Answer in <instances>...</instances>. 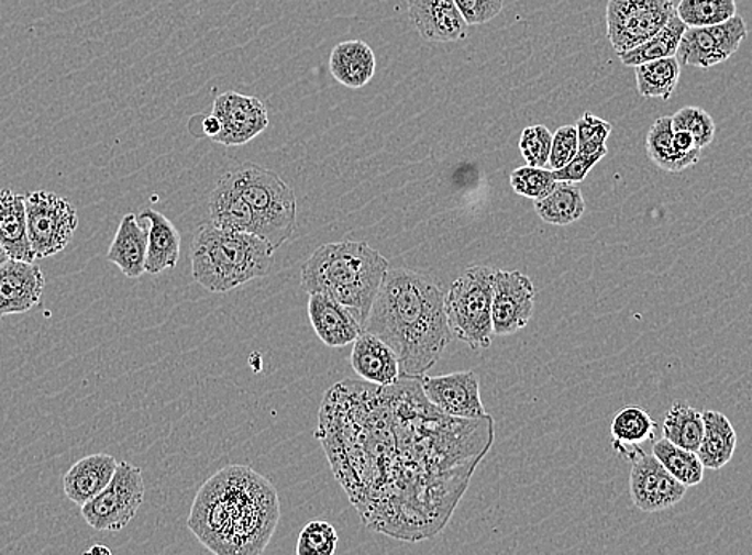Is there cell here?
<instances>
[{
    "instance_id": "ba28073f",
    "label": "cell",
    "mask_w": 752,
    "mask_h": 555,
    "mask_svg": "<svg viewBox=\"0 0 752 555\" xmlns=\"http://www.w3.org/2000/svg\"><path fill=\"white\" fill-rule=\"evenodd\" d=\"M24 200L27 235L36 259L65 251L79 226L76 207L68 199L47 191L30 192Z\"/></svg>"
},
{
    "instance_id": "ac0fdd59",
    "label": "cell",
    "mask_w": 752,
    "mask_h": 555,
    "mask_svg": "<svg viewBox=\"0 0 752 555\" xmlns=\"http://www.w3.org/2000/svg\"><path fill=\"white\" fill-rule=\"evenodd\" d=\"M351 367L372 385L388 386L402 377L395 351L374 333L362 332L353 343Z\"/></svg>"
},
{
    "instance_id": "7a4b0ae2",
    "label": "cell",
    "mask_w": 752,
    "mask_h": 555,
    "mask_svg": "<svg viewBox=\"0 0 752 555\" xmlns=\"http://www.w3.org/2000/svg\"><path fill=\"white\" fill-rule=\"evenodd\" d=\"M445 297L444 284L430 274L406 268L386 273L364 330L395 351L402 377H424L447 349L453 335Z\"/></svg>"
},
{
    "instance_id": "bcb514c9",
    "label": "cell",
    "mask_w": 752,
    "mask_h": 555,
    "mask_svg": "<svg viewBox=\"0 0 752 555\" xmlns=\"http://www.w3.org/2000/svg\"><path fill=\"white\" fill-rule=\"evenodd\" d=\"M9 253H7L5 248H3V245L0 244V266L5 265V263L9 262Z\"/></svg>"
},
{
    "instance_id": "ab89813d",
    "label": "cell",
    "mask_w": 752,
    "mask_h": 555,
    "mask_svg": "<svg viewBox=\"0 0 752 555\" xmlns=\"http://www.w3.org/2000/svg\"><path fill=\"white\" fill-rule=\"evenodd\" d=\"M578 154V132L576 125H564L555 130L550 154V170H559Z\"/></svg>"
},
{
    "instance_id": "9c48e42d",
    "label": "cell",
    "mask_w": 752,
    "mask_h": 555,
    "mask_svg": "<svg viewBox=\"0 0 752 555\" xmlns=\"http://www.w3.org/2000/svg\"><path fill=\"white\" fill-rule=\"evenodd\" d=\"M143 501L142 469L121 462L108 487L82 506V518L98 532H121L135 519Z\"/></svg>"
},
{
    "instance_id": "5bb4252c",
    "label": "cell",
    "mask_w": 752,
    "mask_h": 555,
    "mask_svg": "<svg viewBox=\"0 0 752 555\" xmlns=\"http://www.w3.org/2000/svg\"><path fill=\"white\" fill-rule=\"evenodd\" d=\"M424 396L435 409L449 417H487L480 399L479 377L474 371H456L442 377H421Z\"/></svg>"
},
{
    "instance_id": "8992f818",
    "label": "cell",
    "mask_w": 752,
    "mask_h": 555,
    "mask_svg": "<svg viewBox=\"0 0 752 555\" xmlns=\"http://www.w3.org/2000/svg\"><path fill=\"white\" fill-rule=\"evenodd\" d=\"M226 178L255 212L262 238L280 248L297 230V196L276 171L245 162L228 170Z\"/></svg>"
},
{
    "instance_id": "7bdbcfd3",
    "label": "cell",
    "mask_w": 752,
    "mask_h": 555,
    "mask_svg": "<svg viewBox=\"0 0 752 555\" xmlns=\"http://www.w3.org/2000/svg\"><path fill=\"white\" fill-rule=\"evenodd\" d=\"M673 143L682 154L694 153V151L698 149L694 136H692V133L685 132V130H674Z\"/></svg>"
},
{
    "instance_id": "d590c367",
    "label": "cell",
    "mask_w": 752,
    "mask_h": 555,
    "mask_svg": "<svg viewBox=\"0 0 752 555\" xmlns=\"http://www.w3.org/2000/svg\"><path fill=\"white\" fill-rule=\"evenodd\" d=\"M339 547V532L332 523L314 520L298 536L297 555H333Z\"/></svg>"
},
{
    "instance_id": "7402d4cb",
    "label": "cell",
    "mask_w": 752,
    "mask_h": 555,
    "mask_svg": "<svg viewBox=\"0 0 752 555\" xmlns=\"http://www.w3.org/2000/svg\"><path fill=\"white\" fill-rule=\"evenodd\" d=\"M147 227L139 217L126 213L119 224L108 252V262L118 266L129 279H139L146 273Z\"/></svg>"
},
{
    "instance_id": "4dcf8cb0",
    "label": "cell",
    "mask_w": 752,
    "mask_h": 555,
    "mask_svg": "<svg viewBox=\"0 0 752 555\" xmlns=\"http://www.w3.org/2000/svg\"><path fill=\"white\" fill-rule=\"evenodd\" d=\"M685 30H687V24L677 16V13H674L666 26L659 31L655 36L618 56H620L621 63L629 68H635V66L644 65V63L653 62V59L676 56Z\"/></svg>"
},
{
    "instance_id": "f6af8a7d",
    "label": "cell",
    "mask_w": 752,
    "mask_h": 555,
    "mask_svg": "<svg viewBox=\"0 0 752 555\" xmlns=\"http://www.w3.org/2000/svg\"><path fill=\"white\" fill-rule=\"evenodd\" d=\"M87 555H111V550L109 547L103 546V544H93V546L90 547V550L86 551Z\"/></svg>"
},
{
    "instance_id": "d4e9b609",
    "label": "cell",
    "mask_w": 752,
    "mask_h": 555,
    "mask_svg": "<svg viewBox=\"0 0 752 555\" xmlns=\"http://www.w3.org/2000/svg\"><path fill=\"white\" fill-rule=\"evenodd\" d=\"M659 424L641 407H627L615 414L610 424L611 447L632 462L645 442L655 439Z\"/></svg>"
},
{
    "instance_id": "7c38bea8",
    "label": "cell",
    "mask_w": 752,
    "mask_h": 555,
    "mask_svg": "<svg viewBox=\"0 0 752 555\" xmlns=\"http://www.w3.org/2000/svg\"><path fill=\"white\" fill-rule=\"evenodd\" d=\"M629 493L635 508L644 512H660L684 500L687 487L653 453L642 449L632 459Z\"/></svg>"
},
{
    "instance_id": "60d3db41",
    "label": "cell",
    "mask_w": 752,
    "mask_h": 555,
    "mask_svg": "<svg viewBox=\"0 0 752 555\" xmlns=\"http://www.w3.org/2000/svg\"><path fill=\"white\" fill-rule=\"evenodd\" d=\"M469 26L485 24L500 15L505 0H455Z\"/></svg>"
},
{
    "instance_id": "d6986e66",
    "label": "cell",
    "mask_w": 752,
    "mask_h": 555,
    "mask_svg": "<svg viewBox=\"0 0 752 555\" xmlns=\"http://www.w3.org/2000/svg\"><path fill=\"white\" fill-rule=\"evenodd\" d=\"M118 465V459L107 453H95L80 459L63 476L66 497L79 506L93 500L111 482Z\"/></svg>"
},
{
    "instance_id": "5b68a950",
    "label": "cell",
    "mask_w": 752,
    "mask_h": 555,
    "mask_svg": "<svg viewBox=\"0 0 752 555\" xmlns=\"http://www.w3.org/2000/svg\"><path fill=\"white\" fill-rule=\"evenodd\" d=\"M274 252L276 248L258 235L221 230L209 221L192 241V279L212 293H226L268 276Z\"/></svg>"
},
{
    "instance_id": "ee69618b",
    "label": "cell",
    "mask_w": 752,
    "mask_h": 555,
    "mask_svg": "<svg viewBox=\"0 0 752 555\" xmlns=\"http://www.w3.org/2000/svg\"><path fill=\"white\" fill-rule=\"evenodd\" d=\"M200 119V126H202V133L203 136H207V138L215 140L218 135H220L221 132V122L218 121V118L215 114H210V115H199Z\"/></svg>"
},
{
    "instance_id": "603a6c76",
    "label": "cell",
    "mask_w": 752,
    "mask_h": 555,
    "mask_svg": "<svg viewBox=\"0 0 752 555\" xmlns=\"http://www.w3.org/2000/svg\"><path fill=\"white\" fill-rule=\"evenodd\" d=\"M0 244L12 259L37 262L27 235L26 200L10 189H0Z\"/></svg>"
},
{
    "instance_id": "44dd1931",
    "label": "cell",
    "mask_w": 752,
    "mask_h": 555,
    "mask_svg": "<svg viewBox=\"0 0 752 555\" xmlns=\"http://www.w3.org/2000/svg\"><path fill=\"white\" fill-rule=\"evenodd\" d=\"M136 217L147 227L146 273L159 276L174 269L181 248V235L175 224L157 210H143Z\"/></svg>"
},
{
    "instance_id": "484cf974",
    "label": "cell",
    "mask_w": 752,
    "mask_h": 555,
    "mask_svg": "<svg viewBox=\"0 0 752 555\" xmlns=\"http://www.w3.org/2000/svg\"><path fill=\"white\" fill-rule=\"evenodd\" d=\"M705 432L699 444L698 456L705 469L719 470L732 462L738 435L726 414L716 410L703 412Z\"/></svg>"
},
{
    "instance_id": "277c9868",
    "label": "cell",
    "mask_w": 752,
    "mask_h": 555,
    "mask_svg": "<svg viewBox=\"0 0 752 555\" xmlns=\"http://www.w3.org/2000/svg\"><path fill=\"white\" fill-rule=\"evenodd\" d=\"M388 270V259L367 242H333L301 266V287L346 306L364 325Z\"/></svg>"
},
{
    "instance_id": "f35d334b",
    "label": "cell",
    "mask_w": 752,
    "mask_h": 555,
    "mask_svg": "<svg viewBox=\"0 0 752 555\" xmlns=\"http://www.w3.org/2000/svg\"><path fill=\"white\" fill-rule=\"evenodd\" d=\"M553 133L544 125L527 126L519 140V149L527 165L546 167L550 162Z\"/></svg>"
},
{
    "instance_id": "f1b7e54d",
    "label": "cell",
    "mask_w": 752,
    "mask_h": 555,
    "mask_svg": "<svg viewBox=\"0 0 752 555\" xmlns=\"http://www.w3.org/2000/svg\"><path fill=\"white\" fill-rule=\"evenodd\" d=\"M634 71L639 95L644 98L667 101L679 86L681 63L676 56L646 62L635 66Z\"/></svg>"
},
{
    "instance_id": "836d02e7",
    "label": "cell",
    "mask_w": 752,
    "mask_h": 555,
    "mask_svg": "<svg viewBox=\"0 0 752 555\" xmlns=\"http://www.w3.org/2000/svg\"><path fill=\"white\" fill-rule=\"evenodd\" d=\"M677 16L687 27H708L737 15V0H681Z\"/></svg>"
},
{
    "instance_id": "6da1fadb",
    "label": "cell",
    "mask_w": 752,
    "mask_h": 555,
    "mask_svg": "<svg viewBox=\"0 0 752 555\" xmlns=\"http://www.w3.org/2000/svg\"><path fill=\"white\" fill-rule=\"evenodd\" d=\"M314 437L362 523L418 543L447 526L494 445L495 420L449 417L420 378L343 379L323 395Z\"/></svg>"
},
{
    "instance_id": "cb8c5ba5",
    "label": "cell",
    "mask_w": 752,
    "mask_h": 555,
    "mask_svg": "<svg viewBox=\"0 0 752 555\" xmlns=\"http://www.w3.org/2000/svg\"><path fill=\"white\" fill-rule=\"evenodd\" d=\"M333 79L347 89H362L374 79L376 56L371 45L362 41L341 42L330 54Z\"/></svg>"
},
{
    "instance_id": "d6a6232c",
    "label": "cell",
    "mask_w": 752,
    "mask_h": 555,
    "mask_svg": "<svg viewBox=\"0 0 752 555\" xmlns=\"http://www.w3.org/2000/svg\"><path fill=\"white\" fill-rule=\"evenodd\" d=\"M652 453L685 487H697L703 482L705 466H703L697 452L677 447L663 437L662 441H656L653 444Z\"/></svg>"
},
{
    "instance_id": "74e56055",
    "label": "cell",
    "mask_w": 752,
    "mask_h": 555,
    "mask_svg": "<svg viewBox=\"0 0 752 555\" xmlns=\"http://www.w3.org/2000/svg\"><path fill=\"white\" fill-rule=\"evenodd\" d=\"M613 126L604 119L597 118L591 112H585L576 122L578 132V154L593 156L597 153H609L607 140H609Z\"/></svg>"
},
{
    "instance_id": "8fae6325",
    "label": "cell",
    "mask_w": 752,
    "mask_h": 555,
    "mask_svg": "<svg viewBox=\"0 0 752 555\" xmlns=\"http://www.w3.org/2000/svg\"><path fill=\"white\" fill-rule=\"evenodd\" d=\"M537 290L519 270H495L491 321L495 336H509L529 325L535 309Z\"/></svg>"
},
{
    "instance_id": "83f0119b",
    "label": "cell",
    "mask_w": 752,
    "mask_h": 555,
    "mask_svg": "<svg viewBox=\"0 0 752 555\" xmlns=\"http://www.w3.org/2000/svg\"><path fill=\"white\" fill-rule=\"evenodd\" d=\"M537 215L548 224L568 226L585 215L586 202L576 182L557 181L546 198L535 200Z\"/></svg>"
},
{
    "instance_id": "2e32d148",
    "label": "cell",
    "mask_w": 752,
    "mask_h": 555,
    "mask_svg": "<svg viewBox=\"0 0 752 555\" xmlns=\"http://www.w3.org/2000/svg\"><path fill=\"white\" fill-rule=\"evenodd\" d=\"M409 19L424 41L450 44L467 37L469 24L455 0H409Z\"/></svg>"
},
{
    "instance_id": "e0dca14e",
    "label": "cell",
    "mask_w": 752,
    "mask_h": 555,
    "mask_svg": "<svg viewBox=\"0 0 752 555\" xmlns=\"http://www.w3.org/2000/svg\"><path fill=\"white\" fill-rule=\"evenodd\" d=\"M308 315L316 335L330 347L353 344L364 332V325L351 309L325 295H309Z\"/></svg>"
},
{
    "instance_id": "4316f807",
    "label": "cell",
    "mask_w": 752,
    "mask_h": 555,
    "mask_svg": "<svg viewBox=\"0 0 752 555\" xmlns=\"http://www.w3.org/2000/svg\"><path fill=\"white\" fill-rule=\"evenodd\" d=\"M673 119L670 115L656 119L646 133L645 149L649 159L670 174H679L682 170L694 167L701 159V149L694 153L682 154L673 143Z\"/></svg>"
},
{
    "instance_id": "3957f363",
    "label": "cell",
    "mask_w": 752,
    "mask_h": 555,
    "mask_svg": "<svg viewBox=\"0 0 752 555\" xmlns=\"http://www.w3.org/2000/svg\"><path fill=\"white\" fill-rule=\"evenodd\" d=\"M280 519L276 487L248 466H228L200 487L188 526L218 555H258Z\"/></svg>"
},
{
    "instance_id": "ffe728a7",
    "label": "cell",
    "mask_w": 752,
    "mask_h": 555,
    "mask_svg": "<svg viewBox=\"0 0 752 555\" xmlns=\"http://www.w3.org/2000/svg\"><path fill=\"white\" fill-rule=\"evenodd\" d=\"M209 210L210 223L215 224L217 227L262 237V227H259L255 212L248 206L247 200L235 191L226 175L218 179L215 189L210 195Z\"/></svg>"
},
{
    "instance_id": "4fadbf2b",
    "label": "cell",
    "mask_w": 752,
    "mask_h": 555,
    "mask_svg": "<svg viewBox=\"0 0 752 555\" xmlns=\"http://www.w3.org/2000/svg\"><path fill=\"white\" fill-rule=\"evenodd\" d=\"M212 114L221 122V132L213 142L223 146H244L262 135L269 125L265 103L251 95L226 91L213 101Z\"/></svg>"
},
{
    "instance_id": "9a60e30c",
    "label": "cell",
    "mask_w": 752,
    "mask_h": 555,
    "mask_svg": "<svg viewBox=\"0 0 752 555\" xmlns=\"http://www.w3.org/2000/svg\"><path fill=\"white\" fill-rule=\"evenodd\" d=\"M44 290L41 266L10 258L0 266V319L30 312L41 304Z\"/></svg>"
},
{
    "instance_id": "1f68e13d",
    "label": "cell",
    "mask_w": 752,
    "mask_h": 555,
    "mask_svg": "<svg viewBox=\"0 0 752 555\" xmlns=\"http://www.w3.org/2000/svg\"><path fill=\"white\" fill-rule=\"evenodd\" d=\"M676 58L681 66H694L705 71L729 59L709 27H687L681 38Z\"/></svg>"
},
{
    "instance_id": "30bf717a",
    "label": "cell",
    "mask_w": 752,
    "mask_h": 555,
    "mask_svg": "<svg viewBox=\"0 0 752 555\" xmlns=\"http://www.w3.org/2000/svg\"><path fill=\"white\" fill-rule=\"evenodd\" d=\"M674 13L673 0H609L607 38L617 55L624 54L655 36Z\"/></svg>"
},
{
    "instance_id": "8d00e7d4",
    "label": "cell",
    "mask_w": 752,
    "mask_h": 555,
    "mask_svg": "<svg viewBox=\"0 0 752 555\" xmlns=\"http://www.w3.org/2000/svg\"><path fill=\"white\" fill-rule=\"evenodd\" d=\"M674 130H685L692 133L698 149H705L715 142L716 124L711 115L705 109L698 107H685L676 114L671 115Z\"/></svg>"
},
{
    "instance_id": "f546056e",
    "label": "cell",
    "mask_w": 752,
    "mask_h": 555,
    "mask_svg": "<svg viewBox=\"0 0 752 555\" xmlns=\"http://www.w3.org/2000/svg\"><path fill=\"white\" fill-rule=\"evenodd\" d=\"M705 421L703 412L685 402H674L664 414L663 437L671 444L690 452H698L701 444Z\"/></svg>"
},
{
    "instance_id": "b9f144b4",
    "label": "cell",
    "mask_w": 752,
    "mask_h": 555,
    "mask_svg": "<svg viewBox=\"0 0 752 555\" xmlns=\"http://www.w3.org/2000/svg\"><path fill=\"white\" fill-rule=\"evenodd\" d=\"M609 153H597L593 156H582L576 154L575 159L568 162L565 167L553 170L555 181L582 182L588 177L594 165L599 164Z\"/></svg>"
},
{
    "instance_id": "52a82bcc",
    "label": "cell",
    "mask_w": 752,
    "mask_h": 555,
    "mask_svg": "<svg viewBox=\"0 0 752 555\" xmlns=\"http://www.w3.org/2000/svg\"><path fill=\"white\" fill-rule=\"evenodd\" d=\"M495 270L490 266H471L453 282L445 297L450 332L473 351L487 349L494 341Z\"/></svg>"
},
{
    "instance_id": "e575fe53",
    "label": "cell",
    "mask_w": 752,
    "mask_h": 555,
    "mask_svg": "<svg viewBox=\"0 0 752 555\" xmlns=\"http://www.w3.org/2000/svg\"><path fill=\"white\" fill-rule=\"evenodd\" d=\"M509 182H511L512 191L516 195L532 200L546 198L557 185L553 170H548L544 167H532V165L512 170Z\"/></svg>"
}]
</instances>
